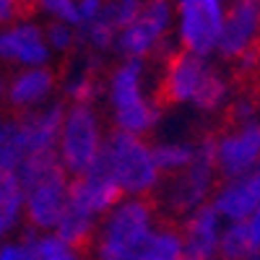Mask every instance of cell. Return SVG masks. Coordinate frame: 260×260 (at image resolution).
<instances>
[{
	"label": "cell",
	"instance_id": "obj_28",
	"mask_svg": "<svg viewBox=\"0 0 260 260\" xmlns=\"http://www.w3.org/2000/svg\"><path fill=\"white\" fill-rule=\"evenodd\" d=\"M24 161V151H21L16 133H13V125L6 136H0V177L11 175V172L18 169V164Z\"/></svg>",
	"mask_w": 260,
	"mask_h": 260
},
{
	"label": "cell",
	"instance_id": "obj_20",
	"mask_svg": "<svg viewBox=\"0 0 260 260\" xmlns=\"http://www.w3.org/2000/svg\"><path fill=\"white\" fill-rule=\"evenodd\" d=\"M96 224H99V219H94V216H89V213H83V211L68 206V208H65V213L60 216V221L55 224L52 234H57L60 240L68 242L71 247L83 250V247L91 245L94 234H96Z\"/></svg>",
	"mask_w": 260,
	"mask_h": 260
},
{
	"label": "cell",
	"instance_id": "obj_2",
	"mask_svg": "<svg viewBox=\"0 0 260 260\" xmlns=\"http://www.w3.org/2000/svg\"><path fill=\"white\" fill-rule=\"evenodd\" d=\"M159 229V208L151 198H122L104 213L89 245L91 260H141Z\"/></svg>",
	"mask_w": 260,
	"mask_h": 260
},
{
	"label": "cell",
	"instance_id": "obj_37",
	"mask_svg": "<svg viewBox=\"0 0 260 260\" xmlns=\"http://www.w3.org/2000/svg\"><path fill=\"white\" fill-rule=\"evenodd\" d=\"M13 3H16L18 8H24V6H34V3H37V0H13Z\"/></svg>",
	"mask_w": 260,
	"mask_h": 260
},
{
	"label": "cell",
	"instance_id": "obj_22",
	"mask_svg": "<svg viewBox=\"0 0 260 260\" xmlns=\"http://www.w3.org/2000/svg\"><path fill=\"white\" fill-rule=\"evenodd\" d=\"M26 237V242L31 247V255L34 260H86L83 250L78 247H71L68 242H62L57 234L52 232H45V234H39V232H24Z\"/></svg>",
	"mask_w": 260,
	"mask_h": 260
},
{
	"label": "cell",
	"instance_id": "obj_27",
	"mask_svg": "<svg viewBox=\"0 0 260 260\" xmlns=\"http://www.w3.org/2000/svg\"><path fill=\"white\" fill-rule=\"evenodd\" d=\"M45 39H47V47L52 55H71L78 45V29L68 24H47Z\"/></svg>",
	"mask_w": 260,
	"mask_h": 260
},
{
	"label": "cell",
	"instance_id": "obj_32",
	"mask_svg": "<svg viewBox=\"0 0 260 260\" xmlns=\"http://www.w3.org/2000/svg\"><path fill=\"white\" fill-rule=\"evenodd\" d=\"M104 8H107V0H78V18H81L78 29L86 24H94L104 13Z\"/></svg>",
	"mask_w": 260,
	"mask_h": 260
},
{
	"label": "cell",
	"instance_id": "obj_6",
	"mask_svg": "<svg viewBox=\"0 0 260 260\" xmlns=\"http://www.w3.org/2000/svg\"><path fill=\"white\" fill-rule=\"evenodd\" d=\"M216 185H219V172H216V161H213V136H211V138H201L198 159L187 169H182L180 175L164 177L156 192V203L167 213L185 219L195 208L211 203Z\"/></svg>",
	"mask_w": 260,
	"mask_h": 260
},
{
	"label": "cell",
	"instance_id": "obj_19",
	"mask_svg": "<svg viewBox=\"0 0 260 260\" xmlns=\"http://www.w3.org/2000/svg\"><path fill=\"white\" fill-rule=\"evenodd\" d=\"M201 151V138L198 141H177V138H167V141H156L154 143V156H156V167L164 177L180 175L182 169H187Z\"/></svg>",
	"mask_w": 260,
	"mask_h": 260
},
{
	"label": "cell",
	"instance_id": "obj_33",
	"mask_svg": "<svg viewBox=\"0 0 260 260\" xmlns=\"http://www.w3.org/2000/svg\"><path fill=\"white\" fill-rule=\"evenodd\" d=\"M18 21V6L13 0H0V29Z\"/></svg>",
	"mask_w": 260,
	"mask_h": 260
},
{
	"label": "cell",
	"instance_id": "obj_29",
	"mask_svg": "<svg viewBox=\"0 0 260 260\" xmlns=\"http://www.w3.org/2000/svg\"><path fill=\"white\" fill-rule=\"evenodd\" d=\"M257 110H260V102L257 96L252 94H240V96H234L226 107V112H229V125H245V122H252L257 120Z\"/></svg>",
	"mask_w": 260,
	"mask_h": 260
},
{
	"label": "cell",
	"instance_id": "obj_7",
	"mask_svg": "<svg viewBox=\"0 0 260 260\" xmlns=\"http://www.w3.org/2000/svg\"><path fill=\"white\" fill-rule=\"evenodd\" d=\"M175 6V37L180 50L208 57L216 52L226 18L224 0H172Z\"/></svg>",
	"mask_w": 260,
	"mask_h": 260
},
{
	"label": "cell",
	"instance_id": "obj_4",
	"mask_svg": "<svg viewBox=\"0 0 260 260\" xmlns=\"http://www.w3.org/2000/svg\"><path fill=\"white\" fill-rule=\"evenodd\" d=\"M99 161L117 182L122 198H151L164 182V175L156 167L154 143L141 136L110 130Z\"/></svg>",
	"mask_w": 260,
	"mask_h": 260
},
{
	"label": "cell",
	"instance_id": "obj_14",
	"mask_svg": "<svg viewBox=\"0 0 260 260\" xmlns=\"http://www.w3.org/2000/svg\"><path fill=\"white\" fill-rule=\"evenodd\" d=\"M120 201H122V192L102 161H96L91 169H86L83 175L71 177L68 206L94 216V219H102L104 213H110Z\"/></svg>",
	"mask_w": 260,
	"mask_h": 260
},
{
	"label": "cell",
	"instance_id": "obj_26",
	"mask_svg": "<svg viewBox=\"0 0 260 260\" xmlns=\"http://www.w3.org/2000/svg\"><path fill=\"white\" fill-rule=\"evenodd\" d=\"M37 11L50 18V24H68L78 29L81 18H78V0H37Z\"/></svg>",
	"mask_w": 260,
	"mask_h": 260
},
{
	"label": "cell",
	"instance_id": "obj_36",
	"mask_svg": "<svg viewBox=\"0 0 260 260\" xmlns=\"http://www.w3.org/2000/svg\"><path fill=\"white\" fill-rule=\"evenodd\" d=\"M13 125V117H6V112H0V136H6Z\"/></svg>",
	"mask_w": 260,
	"mask_h": 260
},
{
	"label": "cell",
	"instance_id": "obj_13",
	"mask_svg": "<svg viewBox=\"0 0 260 260\" xmlns=\"http://www.w3.org/2000/svg\"><path fill=\"white\" fill-rule=\"evenodd\" d=\"M65 110H68V104L55 99L37 112H26V115L13 117V133H16L21 151H24V156L55 154Z\"/></svg>",
	"mask_w": 260,
	"mask_h": 260
},
{
	"label": "cell",
	"instance_id": "obj_15",
	"mask_svg": "<svg viewBox=\"0 0 260 260\" xmlns=\"http://www.w3.org/2000/svg\"><path fill=\"white\" fill-rule=\"evenodd\" d=\"M211 206L224 224L247 221L260 206V167L240 177L219 180L211 195Z\"/></svg>",
	"mask_w": 260,
	"mask_h": 260
},
{
	"label": "cell",
	"instance_id": "obj_34",
	"mask_svg": "<svg viewBox=\"0 0 260 260\" xmlns=\"http://www.w3.org/2000/svg\"><path fill=\"white\" fill-rule=\"evenodd\" d=\"M245 224H247V232H250V240H252L255 250L260 252V206H257V211L250 216Z\"/></svg>",
	"mask_w": 260,
	"mask_h": 260
},
{
	"label": "cell",
	"instance_id": "obj_30",
	"mask_svg": "<svg viewBox=\"0 0 260 260\" xmlns=\"http://www.w3.org/2000/svg\"><path fill=\"white\" fill-rule=\"evenodd\" d=\"M110 3H112V11H115L117 24H120V29H122V26H127L130 21H133V18L143 11L146 0H110Z\"/></svg>",
	"mask_w": 260,
	"mask_h": 260
},
{
	"label": "cell",
	"instance_id": "obj_10",
	"mask_svg": "<svg viewBox=\"0 0 260 260\" xmlns=\"http://www.w3.org/2000/svg\"><path fill=\"white\" fill-rule=\"evenodd\" d=\"M0 62L13 71L45 68L52 62V52L45 39V26L31 18H18L0 29Z\"/></svg>",
	"mask_w": 260,
	"mask_h": 260
},
{
	"label": "cell",
	"instance_id": "obj_12",
	"mask_svg": "<svg viewBox=\"0 0 260 260\" xmlns=\"http://www.w3.org/2000/svg\"><path fill=\"white\" fill-rule=\"evenodd\" d=\"M57 89H60V81H57V73L52 71V65L24 68V71H13L6 78L3 102L8 104L11 112L26 115V112H37L42 107H47L50 102H55Z\"/></svg>",
	"mask_w": 260,
	"mask_h": 260
},
{
	"label": "cell",
	"instance_id": "obj_17",
	"mask_svg": "<svg viewBox=\"0 0 260 260\" xmlns=\"http://www.w3.org/2000/svg\"><path fill=\"white\" fill-rule=\"evenodd\" d=\"M221 232H224V221L211 203L187 213L180 224L185 260H219Z\"/></svg>",
	"mask_w": 260,
	"mask_h": 260
},
{
	"label": "cell",
	"instance_id": "obj_23",
	"mask_svg": "<svg viewBox=\"0 0 260 260\" xmlns=\"http://www.w3.org/2000/svg\"><path fill=\"white\" fill-rule=\"evenodd\" d=\"M141 260H185V245H182L180 226L159 224V229L151 237V242Z\"/></svg>",
	"mask_w": 260,
	"mask_h": 260
},
{
	"label": "cell",
	"instance_id": "obj_18",
	"mask_svg": "<svg viewBox=\"0 0 260 260\" xmlns=\"http://www.w3.org/2000/svg\"><path fill=\"white\" fill-rule=\"evenodd\" d=\"M104 96V81L91 62H81L62 78V102L65 104H99Z\"/></svg>",
	"mask_w": 260,
	"mask_h": 260
},
{
	"label": "cell",
	"instance_id": "obj_39",
	"mask_svg": "<svg viewBox=\"0 0 260 260\" xmlns=\"http://www.w3.org/2000/svg\"><path fill=\"white\" fill-rule=\"evenodd\" d=\"M252 260H260V252H255V257H252Z\"/></svg>",
	"mask_w": 260,
	"mask_h": 260
},
{
	"label": "cell",
	"instance_id": "obj_21",
	"mask_svg": "<svg viewBox=\"0 0 260 260\" xmlns=\"http://www.w3.org/2000/svg\"><path fill=\"white\" fill-rule=\"evenodd\" d=\"M117 34H120V24L115 18L112 3L107 0L104 13L94 21V24H86V26L78 29V42H83V45L94 52H110V50H115Z\"/></svg>",
	"mask_w": 260,
	"mask_h": 260
},
{
	"label": "cell",
	"instance_id": "obj_25",
	"mask_svg": "<svg viewBox=\"0 0 260 260\" xmlns=\"http://www.w3.org/2000/svg\"><path fill=\"white\" fill-rule=\"evenodd\" d=\"M24 201H26V192L16 172L0 177V211L16 229L24 224Z\"/></svg>",
	"mask_w": 260,
	"mask_h": 260
},
{
	"label": "cell",
	"instance_id": "obj_31",
	"mask_svg": "<svg viewBox=\"0 0 260 260\" xmlns=\"http://www.w3.org/2000/svg\"><path fill=\"white\" fill-rule=\"evenodd\" d=\"M0 260H34L26 237L21 234V240H8L6 245H0Z\"/></svg>",
	"mask_w": 260,
	"mask_h": 260
},
{
	"label": "cell",
	"instance_id": "obj_9",
	"mask_svg": "<svg viewBox=\"0 0 260 260\" xmlns=\"http://www.w3.org/2000/svg\"><path fill=\"white\" fill-rule=\"evenodd\" d=\"M213 161L219 180L240 177L260 167V120L226 125L213 136Z\"/></svg>",
	"mask_w": 260,
	"mask_h": 260
},
{
	"label": "cell",
	"instance_id": "obj_8",
	"mask_svg": "<svg viewBox=\"0 0 260 260\" xmlns=\"http://www.w3.org/2000/svg\"><path fill=\"white\" fill-rule=\"evenodd\" d=\"M172 29H175L172 0H146L143 11L120 29L115 52L120 60H148L167 45Z\"/></svg>",
	"mask_w": 260,
	"mask_h": 260
},
{
	"label": "cell",
	"instance_id": "obj_40",
	"mask_svg": "<svg viewBox=\"0 0 260 260\" xmlns=\"http://www.w3.org/2000/svg\"><path fill=\"white\" fill-rule=\"evenodd\" d=\"M219 260H224V257H219Z\"/></svg>",
	"mask_w": 260,
	"mask_h": 260
},
{
	"label": "cell",
	"instance_id": "obj_38",
	"mask_svg": "<svg viewBox=\"0 0 260 260\" xmlns=\"http://www.w3.org/2000/svg\"><path fill=\"white\" fill-rule=\"evenodd\" d=\"M3 91H6V81H3V76H0V102H3Z\"/></svg>",
	"mask_w": 260,
	"mask_h": 260
},
{
	"label": "cell",
	"instance_id": "obj_11",
	"mask_svg": "<svg viewBox=\"0 0 260 260\" xmlns=\"http://www.w3.org/2000/svg\"><path fill=\"white\" fill-rule=\"evenodd\" d=\"M211 73H213V65L208 62V57H198V55L180 50L164 65V73L159 81V94L169 104H190L192 107Z\"/></svg>",
	"mask_w": 260,
	"mask_h": 260
},
{
	"label": "cell",
	"instance_id": "obj_24",
	"mask_svg": "<svg viewBox=\"0 0 260 260\" xmlns=\"http://www.w3.org/2000/svg\"><path fill=\"white\" fill-rule=\"evenodd\" d=\"M255 252L257 250L250 240V232H247L245 221L224 224L221 242H219V257H224V260H252Z\"/></svg>",
	"mask_w": 260,
	"mask_h": 260
},
{
	"label": "cell",
	"instance_id": "obj_5",
	"mask_svg": "<svg viewBox=\"0 0 260 260\" xmlns=\"http://www.w3.org/2000/svg\"><path fill=\"white\" fill-rule=\"evenodd\" d=\"M104 117L94 104H68L55 146V156L71 177L91 169L104 148Z\"/></svg>",
	"mask_w": 260,
	"mask_h": 260
},
{
	"label": "cell",
	"instance_id": "obj_16",
	"mask_svg": "<svg viewBox=\"0 0 260 260\" xmlns=\"http://www.w3.org/2000/svg\"><path fill=\"white\" fill-rule=\"evenodd\" d=\"M260 42V0H232L216 55L237 60Z\"/></svg>",
	"mask_w": 260,
	"mask_h": 260
},
{
	"label": "cell",
	"instance_id": "obj_35",
	"mask_svg": "<svg viewBox=\"0 0 260 260\" xmlns=\"http://www.w3.org/2000/svg\"><path fill=\"white\" fill-rule=\"evenodd\" d=\"M13 232H16V226L3 216V211H0V245H6V242L11 240V234H13Z\"/></svg>",
	"mask_w": 260,
	"mask_h": 260
},
{
	"label": "cell",
	"instance_id": "obj_1",
	"mask_svg": "<svg viewBox=\"0 0 260 260\" xmlns=\"http://www.w3.org/2000/svg\"><path fill=\"white\" fill-rule=\"evenodd\" d=\"M104 104L112 130L148 138L164 120V104L151 86L148 60H120L104 78Z\"/></svg>",
	"mask_w": 260,
	"mask_h": 260
},
{
	"label": "cell",
	"instance_id": "obj_3",
	"mask_svg": "<svg viewBox=\"0 0 260 260\" xmlns=\"http://www.w3.org/2000/svg\"><path fill=\"white\" fill-rule=\"evenodd\" d=\"M16 175L24 185V224L29 232H52L60 216L68 208L71 175L62 169L55 154L24 156Z\"/></svg>",
	"mask_w": 260,
	"mask_h": 260
}]
</instances>
